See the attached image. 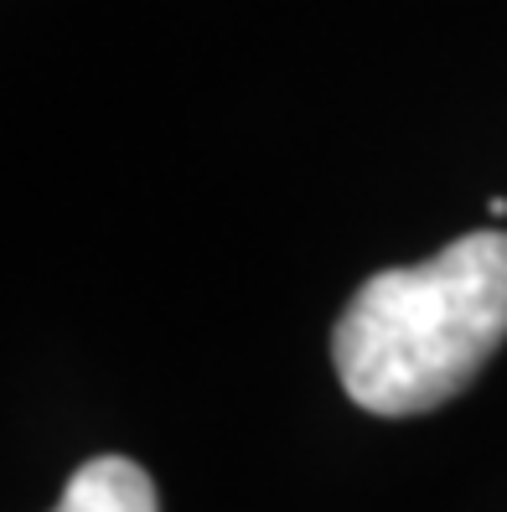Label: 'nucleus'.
Listing matches in <instances>:
<instances>
[{
  "label": "nucleus",
  "instance_id": "nucleus-2",
  "mask_svg": "<svg viewBox=\"0 0 507 512\" xmlns=\"http://www.w3.org/2000/svg\"><path fill=\"white\" fill-rule=\"evenodd\" d=\"M52 512H161V502L156 481L130 456H94L68 476Z\"/></svg>",
  "mask_w": 507,
  "mask_h": 512
},
{
  "label": "nucleus",
  "instance_id": "nucleus-1",
  "mask_svg": "<svg viewBox=\"0 0 507 512\" xmlns=\"http://www.w3.org/2000/svg\"><path fill=\"white\" fill-rule=\"evenodd\" d=\"M507 337V233L482 228L425 264L378 269L332 331L347 399L383 419L425 414L487 368Z\"/></svg>",
  "mask_w": 507,
  "mask_h": 512
}]
</instances>
